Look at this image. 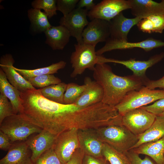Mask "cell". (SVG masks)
Returning <instances> with one entry per match:
<instances>
[{
	"label": "cell",
	"instance_id": "1",
	"mask_svg": "<svg viewBox=\"0 0 164 164\" xmlns=\"http://www.w3.org/2000/svg\"><path fill=\"white\" fill-rule=\"evenodd\" d=\"M93 77L103 88L102 102L113 107L119 104L128 92L139 90L144 86L142 79L134 75L125 77L117 75L106 63L96 65Z\"/></svg>",
	"mask_w": 164,
	"mask_h": 164
},
{
	"label": "cell",
	"instance_id": "2",
	"mask_svg": "<svg viewBox=\"0 0 164 164\" xmlns=\"http://www.w3.org/2000/svg\"><path fill=\"white\" fill-rule=\"evenodd\" d=\"M102 141L122 152L130 150L137 143V136L122 125H110L96 129Z\"/></svg>",
	"mask_w": 164,
	"mask_h": 164
},
{
	"label": "cell",
	"instance_id": "3",
	"mask_svg": "<svg viewBox=\"0 0 164 164\" xmlns=\"http://www.w3.org/2000/svg\"><path fill=\"white\" fill-rule=\"evenodd\" d=\"M0 130L11 142L26 140L31 135L39 133L42 129L32 123L22 114H14L5 118L0 124Z\"/></svg>",
	"mask_w": 164,
	"mask_h": 164
},
{
	"label": "cell",
	"instance_id": "4",
	"mask_svg": "<svg viewBox=\"0 0 164 164\" xmlns=\"http://www.w3.org/2000/svg\"><path fill=\"white\" fill-rule=\"evenodd\" d=\"M164 97V90L151 89L144 86L128 92L115 107L121 116L128 111L139 108Z\"/></svg>",
	"mask_w": 164,
	"mask_h": 164
},
{
	"label": "cell",
	"instance_id": "5",
	"mask_svg": "<svg viewBox=\"0 0 164 164\" xmlns=\"http://www.w3.org/2000/svg\"><path fill=\"white\" fill-rule=\"evenodd\" d=\"M74 46L75 51L72 53L70 57L73 69L70 75L72 78L82 74L87 69L93 71L98 62L95 47L83 43H77Z\"/></svg>",
	"mask_w": 164,
	"mask_h": 164
},
{
	"label": "cell",
	"instance_id": "6",
	"mask_svg": "<svg viewBox=\"0 0 164 164\" xmlns=\"http://www.w3.org/2000/svg\"><path fill=\"white\" fill-rule=\"evenodd\" d=\"M156 115L139 108L131 110L122 116V125L136 135L147 130L154 121Z\"/></svg>",
	"mask_w": 164,
	"mask_h": 164
},
{
	"label": "cell",
	"instance_id": "7",
	"mask_svg": "<svg viewBox=\"0 0 164 164\" xmlns=\"http://www.w3.org/2000/svg\"><path fill=\"white\" fill-rule=\"evenodd\" d=\"M78 131L68 130L57 135L53 148L62 164H66L80 148Z\"/></svg>",
	"mask_w": 164,
	"mask_h": 164
},
{
	"label": "cell",
	"instance_id": "8",
	"mask_svg": "<svg viewBox=\"0 0 164 164\" xmlns=\"http://www.w3.org/2000/svg\"><path fill=\"white\" fill-rule=\"evenodd\" d=\"M130 8L129 0H103L88 11L87 16L91 20L97 18L110 22L123 11Z\"/></svg>",
	"mask_w": 164,
	"mask_h": 164
},
{
	"label": "cell",
	"instance_id": "9",
	"mask_svg": "<svg viewBox=\"0 0 164 164\" xmlns=\"http://www.w3.org/2000/svg\"><path fill=\"white\" fill-rule=\"evenodd\" d=\"M164 58V52L155 55L146 60H138L131 59L126 60L108 58L98 56L97 63H114L122 64L132 70L133 75L144 80L147 78L145 73L147 69L161 61Z\"/></svg>",
	"mask_w": 164,
	"mask_h": 164
},
{
	"label": "cell",
	"instance_id": "10",
	"mask_svg": "<svg viewBox=\"0 0 164 164\" xmlns=\"http://www.w3.org/2000/svg\"><path fill=\"white\" fill-rule=\"evenodd\" d=\"M164 47V42L161 40L149 37L140 42H130L110 38L104 45L96 51L97 55L101 56L104 53L116 50H125L139 48L146 52L154 49Z\"/></svg>",
	"mask_w": 164,
	"mask_h": 164
},
{
	"label": "cell",
	"instance_id": "11",
	"mask_svg": "<svg viewBox=\"0 0 164 164\" xmlns=\"http://www.w3.org/2000/svg\"><path fill=\"white\" fill-rule=\"evenodd\" d=\"M88 11L85 9L75 8L65 16L61 18L60 25L65 27L71 36L74 37L77 43H83L82 33L89 22L87 19Z\"/></svg>",
	"mask_w": 164,
	"mask_h": 164
},
{
	"label": "cell",
	"instance_id": "12",
	"mask_svg": "<svg viewBox=\"0 0 164 164\" xmlns=\"http://www.w3.org/2000/svg\"><path fill=\"white\" fill-rule=\"evenodd\" d=\"M82 36L83 43L95 47L98 43L106 42L110 38V22L97 18L91 20Z\"/></svg>",
	"mask_w": 164,
	"mask_h": 164
},
{
	"label": "cell",
	"instance_id": "13",
	"mask_svg": "<svg viewBox=\"0 0 164 164\" xmlns=\"http://www.w3.org/2000/svg\"><path fill=\"white\" fill-rule=\"evenodd\" d=\"M78 135L80 148L85 155L97 158L103 157L104 142L99 136L96 129L78 130Z\"/></svg>",
	"mask_w": 164,
	"mask_h": 164
},
{
	"label": "cell",
	"instance_id": "14",
	"mask_svg": "<svg viewBox=\"0 0 164 164\" xmlns=\"http://www.w3.org/2000/svg\"><path fill=\"white\" fill-rule=\"evenodd\" d=\"M15 62L12 55L9 53L3 55L0 58V68L9 83L20 91L36 89L14 68Z\"/></svg>",
	"mask_w": 164,
	"mask_h": 164
},
{
	"label": "cell",
	"instance_id": "15",
	"mask_svg": "<svg viewBox=\"0 0 164 164\" xmlns=\"http://www.w3.org/2000/svg\"><path fill=\"white\" fill-rule=\"evenodd\" d=\"M57 135L43 129L26 141L32 152L31 159L34 163L44 152L53 147Z\"/></svg>",
	"mask_w": 164,
	"mask_h": 164
},
{
	"label": "cell",
	"instance_id": "16",
	"mask_svg": "<svg viewBox=\"0 0 164 164\" xmlns=\"http://www.w3.org/2000/svg\"><path fill=\"white\" fill-rule=\"evenodd\" d=\"M84 83L86 88L74 104L84 108L101 102L104 95L102 87L88 77L84 78Z\"/></svg>",
	"mask_w": 164,
	"mask_h": 164
},
{
	"label": "cell",
	"instance_id": "17",
	"mask_svg": "<svg viewBox=\"0 0 164 164\" xmlns=\"http://www.w3.org/2000/svg\"><path fill=\"white\" fill-rule=\"evenodd\" d=\"M142 19L136 17L128 18L121 12L109 22L110 38L128 41L127 36L130 29Z\"/></svg>",
	"mask_w": 164,
	"mask_h": 164
},
{
	"label": "cell",
	"instance_id": "18",
	"mask_svg": "<svg viewBox=\"0 0 164 164\" xmlns=\"http://www.w3.org/2000/svg\"><path fill=\"white\" fill-rule=\"evenodd\" d=\"M132 14L142 19L151 15H164V0L158 2L152 0H129Z\"/></svg>",
	"mask_w": 164,
	"mask_h": 164
},
{
	"label": "cell",
	"instance_id": "19",
	"mask_svg": "<svg viewBox=\"0 0 164 164\" xmlns=\"http://www.w3.org/2000/svg\"><path fill=\"white\" fill-rule=\"evenodd\" d=\"M26 142L12 143L0 164H33Z\"/></svg>",
	"mask_w": 164,
	"mask_h": 164
},
{
	"label": "cell",
	"instance_id": "20",
	"mask_svg": "<svg viewBox=\"0 0 164 164\" xmlns=\"http://www.w3.org/2000/svg\"><path fill=\"white\" fill-rule=\"evenodd\" d=\"M44 33L46 37L45 43L53 50H63L71 36L68 30L61 25L52 26Z\"/></svg>",
	"mask_w": 164,
	"mask_h": 164
},
{
	"label": "cell",
	"instance_id": "21",
	"mask_svg": "<svg viewBox=\"0 0 164 164\" xmlns=\"http://www.w3.org/2000/svg\"><path fill=\"white\" fill-rule=\"evenodd\" d=\"M0 92L9 99L14 114H22L23 108L21 92L9 81L2 70L0 68Z\"/></svg>",
	"mask_w": 164,
	"mask_h": 164
},
{
	"label": "cell",
	"instance_id": "22",
	"mask_svg": "<svg viewBox=\"0 0 164 164\" xmlns=\"http://www.w3.org/2000/svg\"><path fill=\"white\" fill-rule=\"evenodd\" d=\"M130 150L138 155L149 156L155 164H164V136L157 141L144 143Z\"/></svg>",
	"mask_w": 164,
	"mask_h": 164
},
{
	"label": "cell",
	"instance_id": "23",
	"mask_svg": "<svg viewBox=\"0 0 164 164\" xmlns=\"http://www.w3.org/2000/svg\"><path fill=\"white\" fill-rule=\"evenodd\" d=\"M137 136L138 141L131 149L143 143L155 142L162 138L164 136V116H156L151 127L144 133Z\"/></svg>",
	"mask_w": 164,
	"mask_h": 164
},
{
	"label": "cell",
	"instance_id": "24",
	"mask_svg": "<svg viewBox=\"0 0 164 164\" xmlns=\"http://www.w3.org/2000/svg\"><path fill=\"white\" fill-rule=\"evenodd\" d=\"M139 30L151 33H162L164 30V15L150 16L141 20L136 25Z\"/></svg>",
	"mask_w": 164,
	"mask_h": 164
},
{
	"label": "cell",
	"instance_id": "25",
	"mask_svg": "<svg viewBox=\"0 0 164 164\" xmlns=\"http://www.w3.org/2000/svg\"><path fill=\"white\" fill-rule=\"evenodd\" d=\"M28 16L33 31L36 32H44L52 26L48 17L41 9L31 8L27 11Z\"/></svg>",
	"mask_w": 164,
	"mask_h": 164
},
{
	"label": "cell",
	"instance_id": "26",
	"mask_svg": "<svg viewBox=\"0 0 164 164\" xmlns=\"http://www.w3.org/2000/svg\"><path fill=\"white\" fill-rule=\"evenodd\" d=\"M66 65V62L61 60L49 66L35 69H21L14 67V68L26 80L36 76L57 73L59 70L64 68Z\"/></svg>",
	"mask_w": 164,
	"mask_h": 164
},
{
	"label": "cell",
	"instance_id": "27",
	"mask_svg": "<svg viewBox=\"0 0 164 164\" xmlns=\"http://www.w3.org/2000/svg\"><path fill=\"white\" fill-rule=\"evenodd\" d=\"M67 84L64 82L39 89L41 94L51 101L63 104V98Z\"/></svg>",
	"mask_w": 164,
	"mask_h": 164
},
{
	"label": "cell",
	"instance_id": "28",
	"mask_svg": "<svg viewBox=\"0 0 164 164\" xmlns=\"http://www.w3.org/2000/svg\"><path fill=\"white\" fill-rule=\"evenodd\" d=\"M102 155L110 164H132L125 152L119 151L104 143Z\"/></svg>",
	"mask_w": 164,
	"mask_h": 164
},
{
	"label": "cell",
	"instance_id": "29",
	"mask_svg": "<svg viewBox=\"0 0 164 164\" xmlns=\"http://www.w3.org/2000/svg\"><path fill=\"white\" fill-rule=\"evenodd\" d=\"M85 88L86 85L84 84L82 85H79L74 83L67 84L64 96L63 104H74Z\"/></svg>",
	"mask_w": 164,
	"mask_h": 164
},
{
	"label": "cell",
	"instance_id": "30",
	"mask_svg": "<svg viewBox=\"0 0 164 164\" xmlns=\"http://www.w3.org/2000/svg\"><path fill=\"white\" fill-rule=\"evenodd\" d=\"M34 87L43 88L49 86L58 84L61 80L53 74H49L36 76L26 79Z\"/></svg>",
	"mask_w": 164,
	"mask_h": 164
},
{
	"label": "cell",
	"instance_id": "31",
	"mask_svg": "<svg viewBox=\"0 0 164 164\" xmlns=\"http://www.w3.org/2000/svg\"><path fill=\"white\" fill-rule=\"evenodd\" d=\"M56 2V0H35L31 5L33 8L43 9L50 19L57 14Z\"/></svg>",
	"mask_w": 164,
	"mask_h": 164
},
{
	"label": "cell",
	"instance_id": "32",
	"mask_svg": "<svg viewBox=\"0 0 164 164\" xmlns=\"http://www.w3.org/2000/svg\"><path fill=\"white\" fill-rule=\"evenodd\" d=\"M33 164H62L53 147L44 152Z\"/></svg>",
	"mask_w": 164,
	"mask_h": 164
},
{
	"label": "cell",
	"instance_id": "33",
	"mask_svg": "<svg viewBox=\"0 0 164 164\" xmlns=\"http://www.w3.org/2000/svg\"><path fill=\"white\" fill-rule=\"evenodd\" d=\"M12 104L8 98L0 93V124L5 118L14 114Z\"/></svg>",
	"mask_w": 164,
	"mask_h": 164
},
{
	"label": "cell",
	"instance_id": "34",
	"mask_svg": "<svg viewBox=\"0 0 164 164\" xmlns=\"http://www.w3.org/2000/svg\"><path fill=\"white\" fill-rule=\"evenodd\" d=\"M79 1V0H56L57 10L61 12L63 16H65L76 8Z\"/></svg>",
	"mask_w": 164,
	"mask_h": 164
},
{
	"label": "cell",
	"instance_id": "35",
	"mask_svg": "<svg viewBox=\"0 0 164 164\" xmlns=\"http://www.w3.org/2000/svg\"><path fill=\"white\" fill-rule=\"evenodd\" d=\"M140 108L156 116L159 115L164 111V97L155 101L152 104Z\"/></svg>",
	"mask_w": 164,
	"mask_h": 164
},
{
	"label": "cell",
	"instance_id": "36",
	"mask_svg": "<svg viewBox=\"0 0 164 164\" xmlns=\"http://www.w3.org/2000/svg\"><path fill=\"white\" fill-rule=\"evenodd\" d=\"M129 158L132 164H154L153 162L147 156L143 159L138 155L131 150L125 152Z\"/></svg>",
	"mask_w": 164,
	"mask_h": 164
},
{
	"label": "cell",
	"instance_id": "37",
	"mask_svg": "<svg viewBox=\"0 0 164 164\" xmlns=\"http://www.w3.org/2000/svg\"><path fill=\"white\" fill-rule=\"evenodd\" d=\"M144 86L151 89L159 88L164 90V76L156 80H151L148 78L144 81Z\"/></svg>",
	"mask_w": 164,
	"mask_h": 164
},
{
	"label": "cell",
	"instance_id": "38",
	"mask_svg": "<svg viewBox=\"0 0 164 164\" xmlns=\"http://www.w3.org/2000/svg\"><path fill=\"white\" fill-rule=\"evenodd\" d=\"M82 164H110L104 157L97 158L85 155Z\"/></svg>",
	"mask_w": 164,
	"mask_h": 164
},
{
	"label": "cell",
	"instance_id": "39",
	"mask_svg": "<svg viewBox=\"0 0 164 164\" xmlns=\"http://www.w3.org/2000/svg\"><path fill=\"white\" fill-rule=\"evenodd\" d=\"M85 154L79 148L74 152L70 159L65 164H82Z\"/></svg>",
	"mask_w": 164,
	"mask_h": 164
},
{
	"label": "cell",
	"instance_id": "40",
	"mask_svg": "<svg viewBox=\"0 0 164 164\" xmlns=\"http://www.w3.org/2000/svg\"><path fill=\"white\" fill-rule=\"evenodd\" d=\"M12 144L8 136L2 131H0V149L3 151L9 150Z\"/></svg>",
	"mask_w": 164,
	"mask_h": 164
},
{
	"label": "cell",
	"instance_id": "41",
	"mask_svg": "<svg viewBox=\"0 0 164 164\" xmlns=\"http://www.w3.org/2000/svg\"><path fill=\"white\" fill-rule=\"evenodd\" d=\"M96 5L93 0H80L77 3V7L79 8L85 7L86 9L90 11Z\"/></svg>",
	"mask_w": 164,
	"mask_h": 164
},
{
	"label": "cell",
	"instance_id": "42",
	"mask_svg": "<svg viewBox=\"0 0 164 164\" xmlns=\"http://www.w3.org/2000/svg\"><path fill=\"white\" fill-rule=\"evenodd\" d=\"M159 115L164 116V111L161 114Z\"/></svg>",
	"mask_w": 164,
	"mask_h": 164
}]
</instances>
